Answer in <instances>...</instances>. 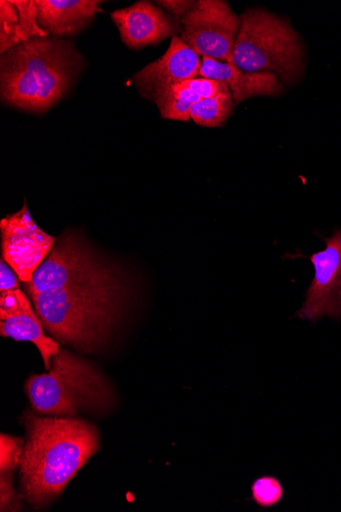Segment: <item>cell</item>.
<instances>
[{"label": "cell", "mask_w": 341, "mask_h": 512, "mask_svg": "<svg viewBox=\"0 0 341 512\" xmlns=\"http://www.w3.org/2000/svg\"><path fill=\"white\" fill-rule=\"evenodd\" d=\"M0 502H2L0 503L2 511H16L18 509L11 475L0 478Z\"/></svg>", "instance_id": "21"}, {"label": "cell", "mask_w": 341, "mask_h": 512, "mask_svg": "<svg viewBox=\"0 0 341 512\" xmlns=\"http://www.w3.org/2000/svg\"><path fill=\"white\" fill-rule=\"evenodd\" d=\"M0 231L3 259L15 270L20 282L30 283L57 239L37 225L26 202L20 211L0 222Z\"/></svg>", "instance_id": "8"}, {"label": "cell", "mask_w": 341, "mask_h": 512, "mask_svg": "<svg viewBox=\"0 0 341 512\" xmlns=\"http://www.w3.org/2000/svg\"><path fill=\"white\" fill-rule=\"evenodd\" d=\"M181 38L203 58L229 63L240 19L221 0H201L181 19Z\"/></svg>", "instance_id": "7"}, {"label": "cell", "mask_w": 341, "mask_h": 512, "mask_svg": "<svg viewBox=\"0 0 341 512\" xmlns=\"http://www.w3.org/2000/svg\"><path fill=\"white\" fill-rule=\"evenodd\" d=\"M23 440L2 434L0 437V474L11 475L21 464Z\"/></svg>", "instance_id": "19"}, {"label": "cell", "mask_w": 341, "mask_h": 512, "mask_svg": "<svg viewBox=\"0 0 341 512\" xmlns=\"http://www.w3.org/2000/svg\"><path fill=\"white\" fill-rule=\"evenodd\" d=\"M231 61L247 72H270L284 83L302 73L303 45L285 21L265 11H250L240 18Z\"/></svg>", "instance_id": "5"}, {"label": "cell", "mask_w": 341, "mask_h": 512, "mask_svg": "<svg viewBox=\"0 0 341 512\" xmlns=\"http://www.w3.org/2000/svg\"><path fill=\"white\" fill-rule=\"evenodd\" d=\"M19 13V23L16 32L17 45L31 40V37L47 38V31L39 28L37 21L36 2H12Z\"/></svg>", "instance_id": "17"}, {"label": "cell", "mask_w": 341, "mask_h": 512, "mask_svg": "<svg viewBox=\"0 0 341 512\" xmlns=\"http://www.w3.org/2000/svg\"><path fill=\"white\" fill-rule=\"evenodd\" d=\"M112 19L129 48L140 50L176 36V25L164 12L149 2H138L130 8L116 11Z\"/></svg>", "instance_id": "12"}, {"label": "cell", "mask_w": 341, "mask_h": 512, "mask_svg": "<svg viewBox=\"0 0 341 512\" xmlns=\"http://www.w3.org/2000/svg\"><path fill=\"white\" fill-rule=\"evenodd\" d=\"M159 4L180 21L196 5L194 2H159Z\"/></svg>", "instance_id": "23"}, {"label": "cell", "mask_w": 341, "mask_h": 512, "mask_svg": "<svg viewBox=\"0 0 341 512\" xmlns=\"http://www.w3.org/2000/svg\"><path fill=\"white\" fill-rule=\"evenodd\" d=\"M224 85L215 80L198 77L159 90L153 101L163 118L188 121L191 108L203 99L217 95Z\"/></svg>", "instance_id": "15"}, {"label": "cell", "mask_w": 341, "mask_h": 512, "mask_svg": "<svg viewBox=\"0 0 341 512\" xmlns=\"http://www.w3.org/2000/svg\"><path fill=\"white\" fill-rule=\"evenodd\" d=\"M32 408L48 416H73L82 410H103L112 404L108 382L91 363L61 347L52 369L26 384Z\"/></svg>", "instance_id": "4"}, {"label": "cell", "mask_w": 341, "mask_h": 512, "mask_svg": "<svg viewBox=\"0 0 341 512\" xmlns=\"http://www.w3.org/2000/svg\"><path fill=\"white\" fill-rule=\"evenodd\" d=\"M326 248L310 257L315 277L296 317L313 323L322 317L341 319V229L325 239Z\"/></svg>", "instance_id": "9"}, {"label": "cell", "mask_w": 341, "mask_h": 512, "mask_svg": "<svg viewBox=\"0 0 341 512\" xmlns=\"http://www.w3.org/2000/svg\"><path fill=\"white\" fill-rule=\"evenodd\" d=\"M0 335L34 344L47 371L52 369V359L61 348L58 341L44 335L41 320L21 290L0 292Z\"/></svg>", "instance_id": "10"}, {"label": "cell", "mask_w": 341, "mask_h": 512, "mask_svg": "<svg viewBox=\"0 0 341 512\" xmlns=\"http://www.w3.org/2000/svg\"><path fill=\"white\" fill-rule=\"evenodd\" d=\"M252 500L261 508H272L284 497L281 482L273 476H262L251 486Z\"/></svg>", "instance_id": "18"}, {"label": "cell", "mask_w": 341, "mask_h": 512, "mask_svg": "<svg viewBox=\"0 0 341 512\" xmlns=\"http://www.w3.org/2000/svg\"><path fill=\"white\" fill-rule=\"evenodd\" d=\"M202 60L181 37H172L165 55L135 75L142 95L153 100L156 93L170 85L200 77Z\"/></svg>", "instance_id": "11"}, {"label": "cell", "mask_w": 341, "mask_h": 512, "mask_svg": "<svg viewBox=\"0 0 341 512\" xmlns=\"http://www.w3.org/2000/svg\"><path fill=\"white\" fill-rule=\"evenodd\" d=\"M121 293L119 275L109 266L86 281L29 297L56 341L90 352L107 339L119 315Z\"/></svg>", "instance_id": "2"}, {"label": "cell", "mask_w": 341, "mask_h": 512, "mask_svg": "<svg viewBox=\"0 0 341 512\" xmlns=\"http://www.w3.org/2000/svg\"><path fill=\"white\" fill-rule=\"evenodd\" d=\"M96 0H37V21L57 36L75 35L85 28L100 9Z\"/></svg>", "instance_id": "14"}, {"label": "cell", "mask_w": 341, "mask_h": 512, "mask_svg": "<svg viewBox=\"0 0 341 512\" xmlns=\"http://www.w3.org/2000/svg\"><path fill=\"white\" fill-rule=\"evenodd\" d=\"M19 276L15 270L2 258L0 262V292L20 290Z\"/></svg>", "instance_id": "22"}, {"label": "cell", "mask_w": 341, "mask_h": 512, "mask_svg": "<svg viewBox=\"0 0 341 512\" xmlns=\"http://www.w3.org/2000/svg\"><path fill=\"white\" fill-rule=\"evenodd\" d=\"M80 64L81 57L70 42L59 38L23 42L3 57V98L26 111L50 109L65 96Z\"/></svg>", "instance_id": "3"}, {"label": "cell", "mask_w": 341, "mask_h": 512, "mask_svg": "<svg viewBox=\"0 0 341 512\" xmlns=\"http://www.w3.org/2000/svg\"><path fill=\"white\" fill-rule=\"evenodd\" d=\"M110 265L76 232H65L26 284L29 296L66 288L100 274Z\"/></svg>", "instance_id": "6"}, {"label": "cell", "mask_w": 341, "mask_h": 512, "mask_svg": "<svg viewBox=\"0 0 341 512\" xmlns=\"http://www.w3.org/2000/svg\"><path fill=\"white\" fill-rule=\"evenodd\" d=\"M200 77L225 84L234 104L255 97H275L284 87L279 77L270 72H247L232 63L203 58Z\"/></svg>", "instance_id": "13"}, {"label": "cell", "mask_w": 341, "mask_h": 512, "mask_svg": "<svg viewBox=\"0 0 341 512\" xmlns=\"http://www.w3.org/2000/svg\"><path fill=\"white\" fill-rule=\"evenodd\" d=\"M27 442L21 459L23 497L36 508L50 504L100 448L99 432L65 416L26 413Z\"/></svg>", "instance_id": "1"}, {"label": "cell", "mask_w": 341, "mask_h": 512, "mask_svg": "<svg viewBox=\"0 0 341 512\" xmlns=\"http://www.w3.org/2000/svg\"><path fill=\"white\" fill-rule=\"evenodd\" d=\"M0 8H2V13H0V19H2L0 20V28H2V32H0V36H2V53L6 54L17 46L16 32L19 23V13L12 2H2L0 3Z\"/></svg>", "instance_id": "20"}, {"label": "cell", "mask_w": 341, "mask_h": 512, "mask_svg": "<svg viewBox=\"0 0 341 512\" xmlns=\"http://www.w3.org/2000/svg\"><path fill=\"white\" fill-rule=\"evenodd\" d=\"M234 108L233 98L226 85L217 95L203 99L190 110V119L205 127H220L230 117Z\"/></svg>", "instance_id": "16"}]
</instances>
